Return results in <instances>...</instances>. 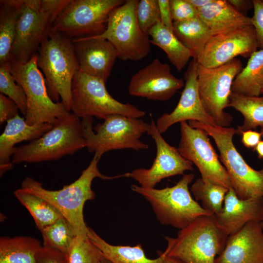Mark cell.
<instances>
[{"mask_svg":"<svg viewBox=\"0 0 263 263\" xmlns=\"http://www.w3.org/2000/svg\"><path fill=\"white\" fill-rule=\"evenodd\" d=\"M228 236L215 214L202 216L179 230L176 237H165L168 245L163 253L186 263H215Z\"/></svg>","mask_w":263,"mask_h":263,"instance_id":"4","label":"cell"},{"mask_svg":"<svg viewBox=\"0 0 263 263\" xmlns=\"http://www.w3.org/2000/svg\"><path fill=\"white\" fill-rule=\"evenodd\" d=\"M254 14L251 18L256 36L258 47L263 49V2L262 0H253Z\"/></svg>","mask_w":263,"mask_h":263,"instance_id":"38","label":"cell"},{"mask_svg":"<svg viewBox=\"0 0 263 263\" xmlns=\"http://www.w3.org/2000/svg\"><path fill=\"white\" fill-rule=\"evenodd\" d=\"M22 1L0 0V66L9 64V55L16 36Z\"/></svg>","mask_w":263,"mask_h":263,"instance_id":"28","label":"cell"},{"mask_svg":"<svg viewBox=\"0 0 263 263\" xmlns=\"http://www.w3.org/2000/svg\"><path fill=\"white\" fill-rule=\"evenodd\" d=\"M180 132L177 149L185 159L196 166L201 178L229 189L232 188L228 173L207 133L202 129L192 127L186 121L180 123Z\"/></svg>","mask_w":263,"mask_h":263,"instance_id":"14","label":"cell"},{"mask_svg":"<svg viewBox=\"0 0 263 263\" xmlns=\"http://www.w3.org/2000/svg\"><path fill=\"white\" fill-rule=\"evenodd\" d=\"M10 68L9 64L0 66V93L13 101L25 115L27 110L26 94L21 86L16 81Z\"/></svg>","mask_w":263,"mask_h":263,"instance_id":"35","label":"cell"},{"mask_svg":"<svg viewBox=\"0 0 263 263\" xmlns=\"http://www.w3.org/2000/svg\"><path fill=\"white\" fill-rule=\"evenodd\" d=\"M105 82L78 71L72 81L71 111L79 118L95 116L104 119L112 114L140 118L144 111L130 103L120 102L110 94Z\"/></svg>","mask_w":263,"mask_h":263,"instance_id":"9","label":"cell"},{"mask_svg":"<svg viewBox=\"0 0 263 263\" xmlns=\"http://www.w3.org/2000/svg\"><path fill=\"white\" fill-rule=\"evenodd\" d=\"M256 33L252 25L225 34L211 36L197 59L205 67L223 65L240 56L248 57L257 50Z\"/></svg>","mask_w":263,"mask_h":263,"instance_id":"16","label":"cell"},{"mask_svg":"<svg viewBox=\"0 0 263 263\" xmlns=\"http://www.w3.org/2000/svg\"><path fill=\"white\" fill-rule=\"evenodd\" d=\"M37 64L45 78L48 94L55 102L60 98L71 111L72 81L78 65L72 40L65 35L52 31L37 52Z\"/></svg>","mask_w":263,"mask_h":263,"instance_id":"2","label":"cell"},{"mask_svg":"<svg viewBox=\"0 0 263 263\" xmlns=\"http://www.w3.org/2000/svg\"><path fill=\"white\" fill-rule=\"evenodd\" d=\"M70 0H23L9 63L22 64L37 53Z\"/></svg>","mask_w":263,"mask_h":263,"instance_id":"3","label":"cell"},{"mask_svg":"<svg viewBox=\"0 0 263 263\" xmlns=\"http://www.w3.org/2000/svg\"><path fill=\"white\" fill-rule=\"evenodd\" d=\"M87 235L100 250L104 258L111 263H164L166 256L163 252H159L158 258L149 259L140 244L134 246L111 244L89 227Z\"/></svg>","mask_w":263,"mask_h":263,"instance_id":"24","label":"cell"},{"mask_svg":"<svg viewBox=\"0 0 263 263\" xmlns=\"http://www.w3.org/2000/svg\"><path fill=\"white\" fill-rule=\"evenodd\" d=\"M154 140L156 155L149 169L139 168L124 173L125 177L136 181L144 188H154L163 179L178 175H184L187 170H193V164L185 159L177 148L169 144L157 130L156 123L151 119L147 133Z\"/></svg>","mask_w":263,"mask_h":263,"instance_id":"15","label":"cell"},{"mask_svg":"<svg viewBox=\"0 0 263 263\" xmlns=\"http://www.w3.org/2000/svg\"><path fill=\"white\" fill-rule=\"evenodd\" d=\"M136 17L140 28L148 34V31L160 21L158 0H138Z\"/></svg>","mask_w":263,"mask_h":263,"instance_id":"36","label":"cell"},{"mask_svg":"<svg viewBox=\"0 0 263 263\" xmlns=\"http://www.w3.org/2000/svg\"><path fill=\"white\" fill-rule=\"evenodd\" d=\"M53 126L49 123L31 125L19 114L8 120L0 136V176L13 168L14 164L10 158L15 151L17 144L34 141L51 129Z\"/></svg>","mask_w":263,"mask_h":263,"instance_id":"22","label":"cell"},{"mask_svg":"<svg viewBox=\"0 0 263 263\" xmlns=\"http://www.w3.org/2000/svg\"><path fill=\"white\" fill-rule=\"evenodd\" d=\"M215 263H263V229L250 222L229 235Z\"/></svg>","mask_w":263,"mask_h":263,"instance_id":"20","label":"cell"},{"mask_svg":"<svg viewBox=\"0 0 263 263\" xmlns=\"http://www.w3.org/2000/svg\"><path fill=\"white\" fill-rule=\"evenodd\" d=\"M10 71L26 94L24 119L27 124L53 125L71 113L62 102H55L50 97L45 78L37 64V54L25 63L11 65Z\"/></svg>","mask_w":263,"mask_h":263,"instance_id":"10","label":"cell"},{"mask_svg":"<svg viewBox=\"0 0 263 263\" xmlns=\"http://www.w3.org/2000/svg\"><path fill=\"white\" fill-rule=\"evenodd\" d=\"M37 263H65V255L60 252L42 246L37 256Z\"/></svg>","mask_w":263,"mask_h":263,"instance_id":"40","label":"cell"},{"mask_svg":"<svg viewBox=\"0 0 263 263\" xmlns=\"http://www.w3.org/2000/svg\"><path fill=\"white\" fill-rule=\"evenodd\" d=\"M213 0H188L197 10L207 5L212 1Z\"/></svg>","mask_w":263,"mask_h":263,"instance_id":"44","label":"cell"},{"mask_svg":"<svg viewBox=\"0 0 263 263\" xmlns=\"http://www.w3.org/2000/svg\"><path fill=\"white\" fill-rule=\"evenodd\" d=\"M227 1L236 10L243 14L253 8V0H227Z\"/></svg>","mask_w":263,"mask_h":263,"instance_id":"43","label":"cell"},{"mask_svg":"<svg viewBox=\"0 0 263 263\" xmlns=\"http://www.w3.org/2000/svg\"><path fill=\"white\" fill-rule=\"evenodd\" d=\"M72 40L78 71L106 83L118 58L113 46L107 40L91 37Z\"/></svg>","mask_w":263,"mask_h":263,"instance_id":"19","label":"cell"},{"mask_svg":"<svg viewBox=\"0 0 263 263\" xmlns=\"http://www.w3.org/2000/svg\"><path fill=\"white\" fill-rule=\"evenodd\" d=\"M14 194L29 212L39 230L64 217L53 204L41 197L21 188L15 190Z\"/></svg>","mask_w":263,"mask_h":263,"instance_id":"30","label":"cell"},{"mask_svg":"<svg viewBox=\"0 0 263 263\" xmlns=\"http://www.w3.org/2000/svg\"><path fill=\"white\" fill-rule=\"evenodd\" d=\"M160 10V22L167 28L173 32L172 19L169 0H158Z\"/></svg>","mask_w":263,"mask_h":263,"instance_id":"42","label":"cell"},{"mask_svg":"<svg viewBox=\"0 0 263 263\" xmlns=\"http://www.w3.org/2000/svg\"><path fill=\"white\" fill-rule=\"evenodd\" d=\"M164 263H186L176 258L166 256Z\"/></svg>","mask_w":263,"mask_h":263,"instance_id":"46","label":"cell"},{"mask_svg":"<svg viewBox=\"0 0 263 263\" xmlns=\"http://www.w3.org/2000/svg\"><path fill=\"white\" fill-rule=\"evenodd\" d=\"M194 177L192 173L184 174L175 185L162 189L144 188L136 185H132L131 189L150 204L161 224L180 230L201 216L213 214L192 197L188 186Z\"/></svg>","mask_w":263,"mask_h":263,"instance_id":"5","label":"cell"},{"mask_svg":"<svg viewBox=\"0 0 263 263\" xmlns=\"http://www.w3.org/2000/svg\"><path fill=\"white\" fill-rule=\"evenodd\" d=\"M100 263H111L109 261L106 260V259L104 258Z\"/></svg>","mask_w":263,"mask_h":263,"instance_id":"47","label":"cell"},{"mask_svg":"<svg viewBox=\"0 0 263 263\" xmlns=\"http://www.w3.org/2000/svg\"><path fill=\"white\" fill-rule=\"evenodd\" d=\"M263 88V49L257 50L235 78L232 93L249 96H259Z\"/></svg>","mask_w":263,"mask_h":263,"instance_id":"27","label":"cell"},{"mask_svg":"<svg viewBox=\"0 0 263 263\" xmlns=\"http://www.w3.org/2000/svg\"><path fill=\"white\" fill-rule=\"evenodd\" d=\"M150 43L161 48L178 72L183 69L191 57L190 51L177 38L173 32L159 22L148 32Z\"/></svg>","mask_w":263,"mask_h":263,"instance_id":"26","label":"cell"},{"mask_svg":"<svg viewBox=\"0 0 263 263\" xmlns=\"http://www.w3.org/2000/svg\"><path fill=\"white\" fill-rule=\"evenodd\" d=\"M190 126L205 131L214 140L220 152V160L229 177L232 189L241 199L263 197V168L256 170L244 160L236 149L233 137L238 134L232 127L212 126L189 121Z\"/></svg>","mask_w":263,"mask_h":263,"instance_id":"7","label":"cell"},{"mask_svg":"<svg viewBox=\"0 0 263 263\" xmlns=\"http://www.w3.org/2000/svg\"><path fill=\"white\" fill-rule=\"evenodd\" d=\"M240 112L244 117L243 124L238 126V134L246 131L263 128V95L249 96L231 92L228 107Z\"/></svg>","mask_w":263,"mask_h":263,"instance_id":"31","label":"cell"},{"mask_svg":"<svg viewBox=\"0 0 263 263\" xmlns=\"http://www.w3.org/2000/svg\"><path fill=\"white\" fill-rule=\"evenodd\" d=\"M124 0H70L55 20L52 31L71 39L98 36L106 30L109 15Z\"/></svg>","mask_w":263,"mask_h":263,"instance_id":"13","label":"cell"},{"mask_svg":"<svg viewBox=\"0 0 263 263\" xmlns=\"http://www.w3.org/2000/svg\"><path fill=\"white\" fill-rule=\"evenodd\" d=\"M138 0H127L110 13L106 30L91 37L104 39L113 46L118 58L140 60L150 51L148 34L140 28L136 17Z\"/></svg>","mask_w":263,"mask_h":263,"instance_id":"11","label":"cell"},{"mask_svg":"<svg viewBox=\"0 0 263 263\" xmlns=\"http://www.w3.org/2000/svg\"><path fill=\"white\" fill-rule=\"evenodd\" d=\"M219 225L228 235L250 222H263V197L241 199L232 188L227 192L223 208L215 215Z\"/></svg>","mask_w":263,"mask_h":263,"instance_id":"21","label":"cell"},{"mask_svg":"<svg viewBox=\"0 0 263 263\" xmlns=\"http://www.w3.org/2000/svg\"><path fill=\"white\" fill-rule=\"evenodd\" d=\"M253 151H256L259 159L263 160V140L258 143Z\"/></svg>","mask_w":263,"mask_h":263,"instance_id":"45","label":"cell"},{"mask_svg":"<svg viewBox=\"0 0 263 263\" xmlns=\"http://www.w3.org/2000/svg\"><path fill=\"white\" fill-rule=\"evenodd\" d=\"M262 94L263 95V88L262 92Z\"/></svg>","mask_w":263,"mask_h":263,"instance_id":"49","label":"cell"},{"mask_svg":"<svg viewBox=\"0 0 263 263\" xmlns=\"http://www.w3.org/2000/svg\"><path fill=\"white\" fill-rule=\"evenodd\" d=\"M101 157L94 153L89 165L82 171L80 176L60 189H47L41 183L31 177H26L22 181L21 188L50 202L70 224L75 236L86 237L88 226L84 221L83 209L86 202L95 198V193L92 188L94 179L98 177L103 180H112L124 177V174L110 176L101 173L98 168Z\"/></svg>","mask_w":263,"mask_h":263,"instance_id":"1","label":"cell"},{"mask_svg":"<svg viewBox=\"0 0 263 263\" xmlns=\"http://www.w3.org/2000/svg\"><path fill=\"white\" fill-rule=\"evenodd\" d=\"M19 109L16 103L5 95L0 94V123L19 114Z\"/></svg>","mask_w":263,"mask_h":263,"instance_id":"39","label":"cell"},{"mask_svg":"<svg viewBox=\"0 0 263 263\" xmlns=\"http://www.w3.org/2000/svg\"><path fill=\"white\" fill-rule=\"evenodd\" d=\"M173 22H181L198 17L197 9L188 0H169Z\"/></svg>","mask_w":263,"mask_h":263,"instance_id":"37","label":"cell"},{"mask_svg":"<svg viewBox=\"0 0 263 263\" xmlns=\"http://www.w3.org/2000/svg\"><path fill=\"white\" fill-rule=\"evenodd\" d=\"M240 134H242L241 142L244 146L253 150L263 138V128H261L260 132L250 130L243 132Z\"/></svg>","mask_w":263,"mask_h":263,"instance_id":"41","label":"cell"},{"mask_svg":"<svg viewBox=\"0 0 263 263\" xmlns=\"http://www.w3.org/2000/svg\"><path fill=\"white\" fill-rule=\"evenodd\" d=\"M243 68L235 58L221 66L207 68L198 64L197 84L202 104L217 126L228 127L233 117L225 110L228 107L233 81Z\"/></svg>","mask_w":263,"mask_h":263,"instance_id":"12","label":"cell"},{"mask_svg":"<svg viewBox=\"0 0 263 263\" xmlns=\"http://www.w3.org/2000/svg\"><path fill=\"white\" fill-rule=\"evenodd\" d=\"M43 246L55 249L65 255L75 236L68 221L62 217L40 230Z\"/></svg>","mask_w":263,"mask_h":263,"instance_id":"33","label":"cell"},{"mask_svg":"<svg viewBox=\"0 0 263 263\" xmlns=\"http://www.w3.org/2000/svg\"><path fill=\"white\" fill-rule=\"evenodd\" d=\"M198 65L197 61L193 59L184 74L185 85L177 106L170 113H165L157 120L156 128L161 133L165 132L169 127L178 122L187 121L217 126L206 111L199 95Z\"/></svg>","mask_w":263,"mask_h":263,"instance_id":"18","label":"cell"},{"mask_svg":"<svg viewBox=\"0 0 263 263\" xmlns=\"http://www.w3.org/2000/svg\"><path fill=\"white\" fill-rule=\"evenodd\" d=\"M260 224H261V225L262 228L263 229V222H261Z\"/></svg>","mask_w":263,"mask_h":263,"instance_id":"48","label":"cell"},{"mask_svg":"<svg viewBox=\"0 0 263 263\" xmlns=\"http://www.w3.org/2000/svg\"><path fill=\"white\" fill-rule=\"evenodd\" d=\"M173 33L196 61L212 36L208 26L199 17L184 21L173 22Z\"/></svg>","mask_w":263,"mask_h":263,"instance_id":"29","label":"cell"},{"mask_svg":"<svg viewBox=\"0 0 263 263\" xmlns=\"http://www.w3.org/2000/svg\"><path fill=\"white\" fill-rule=\"evenodd\" d=\"M104 258L88 236H75L65 255V263H100Z\"/></svg>","mask_w":263,"mask_h":263,"instance_id":"34","label":"cell"},{"mask_svg":"<svg viewBox=\"0 0 263 263\" xmlns=\"http://www.w3.org/2000/svg\"><path fill=\"white\" fill-rule=\"evenodd\" d=\"M81 121L86 148L90 152L102 156L112 150L130 149L138 151L149 148L140 138L148 133L150 124L140 118L110 115L103 123L97 124L94 130L93 117L82 118Z\"/></svg>","mask_w":263,"mask_h":263,"instance_id":"6","label":"cell"},{"mask_svg":"<svg viewBox=\"0 0 263 263\" xmlns=\"http://www.w3.org/2000/svg\"><path fill=\"white\" fill-rule=\"evenodd\" d=\"M197 11L199 18L208 26L212 36L251 25L250 17L238 11L226 0H213Z\"/></svg>","mask_w":263,"mask_h":263,"instance_id":"23","label":"cell"},{"mask_svg":"<svg viewBox=\"0 0 263 263\" xmlns=\"http://www.w3.org/2000/svg\"><path fill=\"white\" fill-rule=\"evenodd\" d=\"M42 246L32 237H0V263H37V256Z\"/></svg>","mask_w":263,"mask_h":263,"instance_id":"25","label":"cell"},{"mask_svg":"<svg viewBox=\"0 0 263 263\" xmlns=\"http://www.w3.org/2000/svg\"><path fill=\"white\" fill-rule=\"evenodd\" d=\"M262 0V1H263V0Z\"/></svg>","mask_w":263,"mask_h":263,"instance_id":"50","label":"cell"},{"mask_svg":"<svg viewBox=\"0 0 263 263\" xmlns=\"http://www.w3.org/2000/svg\"><path fill=\"white\" fill-rule=\"evenodd\" d=\"M85 147L81 121L71 113L41 137L17 147L11 162L17 164L57 160Z\"/></svg>","mask_w":263,"mask_h":263,"instance_id":"8","label":"cell"},{"mask_svg":"<svg viewBox=\"0 0 263 263\" xmlns=\"http://www.w3.org/2000/svg\"><path fill=\"white\" fill-rule=\"evenodd\" d=\"M228 190L223 186L204 181L201 178L197 179L190 188L195 200L201 201L203 207L215 215L222 210Z\"/></svg>","mask_w":263,"mask_h":263,"instance_id":"32","label":"cell"},{"mask_svg":"<svg viewBox=\"0 0 263 263\" xmlns=\"http://www.w3.org/2000/svg\"><path fill=\"white\" fill-rule=\"evenodd\" d=\"M184 85L183 79L172 75L168 64L155 58L132 76L128 92L149 100L166 101Z\"/></svg>","mask_w":263,"mask_h":263,"instance_id":"17","label":"cell"}]
</instances>
